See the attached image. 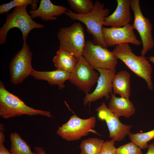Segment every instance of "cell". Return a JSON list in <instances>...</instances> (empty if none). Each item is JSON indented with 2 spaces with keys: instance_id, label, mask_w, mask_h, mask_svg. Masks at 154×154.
Returning <instances> with one entry per match:
<instances>
[{
  "instance_id": "4",
  "label": "cell",
  "mask_w": 154,
  "mask_h": 154,
  "mask_svg": "<svg viewBox=\"0 0 154 154\" xmlns=\"http://www.w3.org/2000/svg\"><path fill=\"white\" fill-rule=\"evenodd\" d=\"M27 5L14 8L13 11L8 13L5 23L0 29V44L6 42L9 31L16 28L21 31L24 43H26L27 37L30 32L35 29L42 28L44 25L34 21L28 13Z\"/></svg>"
},
{
  "instance_id": "23",
  "label": "cell",
  "mask_w": 154,
  "mask_h": 154,
  "mask_svg": "<svg viewBox=\"0 0 154 154\" xmlns=\"http://www.w3.org/2000/svg\"><path fill=\"white\" fill-rule=\"evenodd\" d=\"M67 2L75 13L80 15L90 13L94 6V3L91 0H68Z\"/></svg>"
},
{
  "instance_id": "21",
  "label": "cell",
  "mask_w": 154,
  "mask_h": 154,
  "mask_svg": "<svg viewBox=\"0 0 154 154\" xmlns=\"http://www.w3.org/2000/svg\"><path fill=\"white\" fill-rule=\"evenodd\" d=\"M104 142L103 139L96 137L84 140L79 146L80 154H98Z\"/></svg>"
},
{
  "instance_id": "5",
  "label": "cell",
  "mask_w": 154,
  "mask_h": 154,
  "mask_svg": "<svg viewBox=\"0 0 154 154\" xmlns=\"http://www.w3.org/2000/svg\"><path fill=\"white\" fill-rule=\"evenodd\" d=\"M60 47L68 52L78 60L82 55L86 42L84 28L80 23L60 29L57 34Z\"/></svg>"
},
{
  "instance_id": "14",
  "label": "cell",
  "mask_w": 154,
  "mask_h": 154,
  "mask_svg": "<svg viewBox=\"0 0 154 154\" xmlns=\"http://www.w3.org/2000/svg\"><path fill=\"white\" fill-rule=\"evenodd\" d=\"M131 0H117V5L113 13L106 17L104 25L119 28L129 24L131 21Z\"/></svg>"
},
{
  "instance_id": "10",
  "label": "cell",
  "mask_w": 154,
  "mask_h": 154,
  "mask_svg": "<svg viewBox=\"0 0 154 154\" xmlns=\"http://www.w3.org/2000/svg\"><path fill=\"white\" fill-rule=\"evenodd\" d=\"M130 7L134 15L132 25L134 29L138 32L141 40L143 48L141 55L145 56L154 46L152 34V25L149 19L143 15L139 0H131Z\"/></svg>"
},
{
  "instance_id": "8",
  "label": "cell",
  "mask_w": 154,
  "mask_h": 154,
  "mask_svg": "<svg viewBox=\"0 0 154 154\" xmlns=\"http://www.w3.org/2000/svg\"><path fill=\"white\" fill-rule=\"evenodd\" d=\"M82 56L94 69H115L118 62L112 52L95 44L91 40L86 42Z\"/></svg>"
},
{
  "instance_id": "12",
  "label": "cell",
  "mask_w": 154,
  "mask_h": 154,
  "mask_svg": "<svg viewBox=\"0 0 154 154\" xmlns=\"http://www.w3.org/2000/svg\"><path fill=\"white\" fill-rule=\"evenodd\" d=\"M133 30L132 25L130 24L119 28L103 27L102 34L106 46H114L124 43L140 45L141 41L137 38Z\"/></svg>"
},
{
  "instance_id": "17",
  "label": "cell",
  "mask_w": 154,
  "mask_h": 154,
  "mask_svg": "<svg viewBox=\"0 0 154 154\" xmlns=\"http://www.w3.org/2000/svg\"><path fill=\"white\" fill-rule=\"evenodd\" d=\"M108 106L112 112L119 117L129 118L135 112V108L129 99L117 97L113 94L111 95Z\"/></svg>"
},
{
  "instance_id": "1",
  "label": "cell",
  "mask_w": 154,
  "mask_h": 154,
  "mask_svg": "<svg viewBox=\"0 0 154 154\" xmlns=\"http://www.w3.org/2000/svg\"><path fill=\"white\" fill-rule=\"evenodd\" d=\"M109 9L98 0L95 1L93 9L90 13L80 15L69 10L65 14L73 20H77L84 24L88 32L92 35L94 43L107 48L104 41L102 29L105 18L108 16Z\"/></svg>"
},
{
  "instance_id": "15",
  "label": "cell",
  "mask_w": 154,
  "mask_h": 154,
  "mask_svg": "<svg viewBox=\"0 0 154 154\" xmlns=\"http://www.w3.org/2000/svg\"><path fill=\"white\" fill-rule=\"evenodd\" d=\"M67 10L66 7L55 5L50 0H41L38 8L31 10L29 14L32 19L39 17L45 21L55 20L57 16L64 13Z\"/></svg>"
},
{
  "instance_id": "24",
  "label": "cell",
  "mask_w": 154,
  "mask_h": 154,
  "mask_svg": "<svg viewBox=\"0 0 154 154\" xmlns=\"http://www.w3.org/2000/svg\"><path fill=\"white\" fill-rule=\"evenodd\" d=\"M38 2L37 0H13L0 5V14H7L13 8L29 5H31V10H34L38 8Z\"/></svg>"
},
{
  "instance_id": "20",
  "label": "cell",
  "mask_w": 154,
  "mask_h": 154,
  "mask_svg": "<svg viewBox=\"0 0 154 154\" xmlns=\"http://www.w3.org/2000/svg\"><path fill=\"white\" fill-rule=\"evenodd\" d=\"M9 137L11 142L9 152L11 154H35L27 143L16 132L11 133Z\"/></svg>"
},
{
  "instance_id": "28",
  "label": "cell",
  "mask_w": 154,
  "mask_h": 154,
  "mask_svg": "<svg viewBox=\"0 0 154 154\" xmlns=\"http://www.w3.org/2000/svg\"><path fill=\"white\" fill-rule=\"evenodd\" d=\"M35 154H46L45 150L43 148L40 147H35Z\"/></svg>"
},
{
  "instance_id": "9",
  "label": "cell",
  "mask_w": 154,
  "mask_h": 154,
  "mask_svg": "<svg viewBox=\"0 0 154 154\" xmlns=\"http://www.w3.org/2000/svg\"><path fill=\"white\" fill-rule=\"evenodd\" d=\"M100 76L82 55L78 60L69 80L72 84L85 94L89 93Z\"/></svg>"
},
{
  "instance_id": "22",
  "label": "cell",
  "mask_w": 154,
  "mask_h": 154,
  "mask_svg": "<svg viewBox=\"0 0 154 154\" xmlns=\"http://www.w3.org/2000/svg\"><path fill=\"white\" fill-rule=\"evenodd\" d=\"M128 135L131 142L141 149H145L148 147V142L154 138V129L143 133H130Z\"/></svg>"
},
{
  "instance_id": "27",
  "label": "cell",
  "mask_w": 154,
  "mask_h": 154,
  "mask_svg": "<svg viewBox=\"0 0 154 154\" xmlns=\"http://www.w3.org/2000/svg\"><path fill=\"white\" fill-rule=\"evenodd\" d=\"M4 130L3 128L0 129V154H11L4 145L5 141Z\"/></svg>"
},
{
  "instance_id": "3",
  "label": "cell",
  "mask_w": 154,
  "mask_h": 154,
  "mask_svg": "<svg viewBox=\"0 0 154 154\" xmlns=\"http://www.w3.org/2000/svg\"><path fill=\"white\" fill-rule=\"evenodd\" d=\"M112 52L117 59L122 61L136 75L145 80L148 89L153 90L152 68L145 55H135L127 43L116 46Z\"/></svg>"
},
{
  "instance_id": "7",
  "label": "cell",
  "mask_w": 154,
  "mask_h": 154,
  "mask_svg": "<svg viewBox=\"0 0 154 154\" xmlns=\"http://www.w3.org/2000/svg\"><path fill=\"white\" fill-rule=\"evenodd\" d=\"M33 53L26 43L23 42L22 48L11 60L9 65L10 81L18 85L22 83L34 69L32 66Z\"/></svg>"
},
{
  "instance_id": "26",
  "label": "cell",
  "mask_w": 154,
  "mask_h": 154,
  "mask_svg": "<svg viewBox=\"0 0 154 154\" xmlns=\"http://www.w3.org/2000/svg\"><path fill=\"white\" fill-rule=\"evenodd\" d=\"M115 142L112 139L105 141L98 154H116Z\"/></svg>"
},
{
  "instance_id": "6",
  "label": "cell",
  "mask_w": 154,
  "mask_h": 154,
  "mask_svg": "<svg viewBox=\"0 0 154 154\" xmlns=\"http://www.w3.org/2000/svg\"><path fill=\"white\" fill-rule=\"evenodd\" d=\"M96 123L95 116L82 119L74 114L67 122L59 127L56 133L68 141L78 140L91 132L98 134L93 130Z\"/></svg>"
},
{
  "instance_id": "16",
  "label": "cell",
  "mask_w": 154,
  "mask_h": 154,
  "mask_svg": "<svg viewBox=\"0 0 154 154\" xmlns=\"http://www.w3.org/2000/svg\"><path fill=\"white\" fill-rule=\"evenodd\" d=\"M31 76L35 79L47 81L52 86L57 85L60 89L65 87V82L69 80L71 73L56 69L51 71H41L33 69Z\"/></svg>"
},
{
  "instance_id": "11",
  "label": "cell",
  "mask_w": 154,
  "mask_h": 154,
  "mask_svg": "<svg viewBox=\"0 0 154 154\" xmlns=\"http://www.w3.org/2000/svg\"><path fill=\"white\" fill-rule=\"evenodd\" d=\"M95 111L98 112L99 118L106 122L109 132V137L115 141H121L130 133L132 126L122 123L119 117L106 106L105 102H103Z\"/></svg>"
},
{
  "instance_id": "25",
  "label": "cell",
  "mask_w": 154,
  "mask_h": 154,
  "mask_svg": "<svg viewBox=\"0 0 154 154\" xmlns=\"http://www.w3.org/2000/svg\"><path fill=\"white\" fill-rule=\"evenodd\" d=\"M116 154H143L141 149L132 142L116 148Z\"/></svg>"
},
{
  "instance_id": "19",
  "label": "cell",
  "mask_w": 154,
  "mask_h": 154,
  "mask_svg": "<svg viewBox=\"0 0 154 154\" xmlns=\"http://www.w3.org/2000/svg\"><path fill=\"white\" fill-rule=\"evenodd\" d=\"M78 60L72 54L60 47L52 60L57 69L70 73L73 71Z\"/></svg>"
},
{
  "instance_id": "18",
  "label": "cell",
  "mask_w": 154,
  "mask_h": 154,
  "mask_svg": "<svg viewBox=\"0 0 154 154\" xmlns=\"http://www.w3.org/2000/svg\"><path fill=\"white\" fill-rule=\"evenodd\" d=\"M131 75L126 71L118 72L114 76L112 81L114 94L129 99L131 93Z\"/></svg>"
},
{
  "instance_id": "2",
  "label": "cell",
  "mask_w": 154,
  "mask_h": 154,
  "mask_svg": "<svg viewBox=\"0 0 154 154\" xmlns=\"http://www.w3.org/2000/svg\"><path fill=\"white\" fill-rule=\"evenodd\" d=\"M27 115L53 117L49 111L35 109L26 104L18 97L7 90L0 81V116L3 119Z\"/></svg>"
},
{
  "instance_id": "13",
  "label": "cell",
  "mask_w": 154,
  "mask_h": 154,
  "mask_svg": "<svg viewBox=\"0 0 154 154\" xmlns=\"http://www.w3.org/2000/svg\"><path fill=\"white\" fill-rule=\"evenodd\" d=\"M100 76L96 87L93 92L86 94L83 100L84 106L105 97L108 100L111 97L113 90L112 81L116 74L115 69L96 68Z\"/></svg>"
},
{
  "instance_id": "30",
  "label": "cell",
  "mask_w": 154,
  "mask_h": 154,
  "mask_svg": "<svg viewBox=\"0 0 154 154\" xmlns=\"http://www.w3.org/2000/svg\"><path fill=\"white\" fill-rule=\"evenodd\" d=\"M149 60L154 64V56H151L148 58Z\"/></svg>"
},
{
  "instance_id": "29",
  "label": "cell",
  "mask_w": 154,
  "mask_h": 154,
  "mask_svg": "<svg viewBox=\"0 0 154 154\" xmlns=\"http://www.w3.org/2000/svg\"><path fill=\"white\" fill-rule=\"evenodd\" d=\"M148 150L145 154H154V142L148 145Z\"/></svg>"
}]
</instances>
